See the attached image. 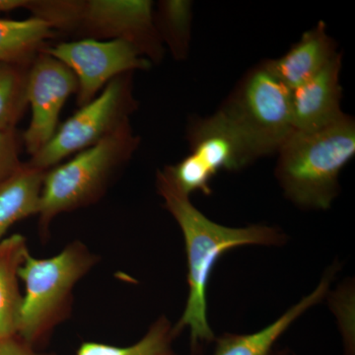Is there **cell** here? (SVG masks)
Returning a JSON list of instances; mask_svg holds the SVG:
<instances>
[{
  "label": "cell",
  "mask_w": 355,
  "mask_h": 355,
  "mask_svg": "<svg viewBox=\"0 0 355 355\" xmlns=\"http://www.w3.org/2000/svg\"><path fill=\"white\" fill-rule=\"evenodd\" d=\"M156 187L165 209L181 228L188 263L189 295L183 315L174 324L178 335L188 328L191 345L198 349L216 340L207 318V284L217 261L226 252L243 246H282L287 236L279 227L256 224L228 227L210 220L191 202L165 170L157 172Z\"/></svg>",
  "instance_id": "cell-1"
},
{
  "label": "cell",
  "mask_w": 355,
  "mask_h": 355,
  "mask_svg": "<svg viewBox=\"0 0 355 355\" xmlns=\"http://www.w3.org/2000/svg\"><path fill=\"white\" fill-rule=\"evenodd\" d=\"M277 154L275 176L286 198L303 209H329L340 172L355 154L354 121L345 114L324 128L293 130Z\"/></svg>",
  "instance_id": "cell-2"
},
{
  "label": "cell",
  "mask_w": 355,
  "mask_h": 355,
  "mask_svg": "<svg viewBox=\"0 0 355 355\" xmlns=\"http://www.w3.org/2000/svg\"><path fill=\"white\" fill-rule=\"evenodd\" d=\"M98 261L99 257L77 240L49 258L28 254L19 272L24 294L17 335L38 349L48 343L71 317L74 289Z\"/></svg>",
  "instance_id": "cell-3"
},
{
  "label": "cell",
  "mask_w": 355,
  "mask_h": 355,
  "mask_svg": "<svg viewBox=\"0 0 355 355\" xmlns=\"http://www.w3.org/2000/svg\"><path fill=\"white\" fill-rule=\"evenodd\" d=\"M139 144L128 121L71 160L46 171L38 211L41 237H48L55 217L99 202Z\"/></svg>",
  "instance_id": "cell-4"
},
{
  "label": "cell",
  "mask_w": 355,
  "mask_h": 355,
  "mask_svg": "<svg viewBox=\"0 0 355 355\" xmlns=\"http://www.w3.org/2000/svg\"><path fill=\"white\" fill-rule=\"evenodd\" d=\"M218 111L242 135L256 159L277 153L294 130L291 89L265 62L244 77Z\"/></svg>",
  "instance_id": "cell-5"
},
{
  "label": "cell",
  "mask_w": 355,
  "mask_h": 355,
  "mask_svg": "<svg viewBox=\"0 0 355 355\" xmlns=\"http://www.w3.org/2000/svg\"><path fill=\"white\" fill-rule=\"evenodd\" d=\"M130 76L114 77L101 94L80 107L58 128L50 141L26 164L33 169L49 171L71 154L94 146L130 121V114L137 109Z\"/></svg>",
  "instance_id": "cell-6"
},
{
  "label": "cell",
  "mask_w": 355,
  "mask_h": 355,
  "mask_svg": "<svg viewBox=\"0 0 355 355\" xmlns=\"http://www.w3.org/2000/svg\"><path fill=\"white\" fill-rule=\"evenodd\" d=\"M60 29H78L92 39L123 40L135 44L149 60L162 58V40L149 0H67Z\"/></svg>",
  "instance_id": "cell-7"
},
{
  "label": "cell",
  "mask_w": 355,
  "mask_h": 355,
  "mask_svg": "<svg viewBox=\"0 0 355 355\" xmlns=\"http://www.w3.org/2000/svg\"><path fill=\"white\" fill-rule=\"evenodd\" d=\"M190 139V155L164 169L188 196L195 191L209 196L210 182L220 170H241L256 160L242 135L219 111L196 123Z\"/></svg>",
  "instance_id": "cell-8"
},
{
  "label": "cell",
  "mask_w": 355,
  "mask_h": 355,
  "mask_svg": "<svg viewBox=\"0 0 355 355\" xmlns=\"http://www.w3.org/2000/svg\"><path fill=\"white\" fill-rule=\"evenodd\" d=\"M62 62L78 81L77 104L83 107L114 77L151 67V62L130 42L85 38L46 46L43 50Z\"/></svg>",
  "instance_id": "cell-9"
},
{
  "label": "cell",
  "mask_w": 355,
  "mask_h": 355,
  "mask_svg": "<svg viewBox=\"0 0 355 355\" xmlns=\"http://www.w3.org/2000/svg\"><path fill=\"white\" fill-rule=\"evenodd\" d=\"M77 90L78 81L73 72L57 58L40 51L30 65L27 79L32 116L22 141L30 155L38 153L55 135L60 112Z\"/></svg>",
  "instance_id": "cell-10"
},
{
  "label": "cell",
  "mask_w": 355,
  "mask_h": 355,
  "mask_svg": "<svg viewBox=\"0 0 355 355\" xmlns=\"http://www.w3.org/2000/svg\"><path fill=\"white\" fill-rule=\"evenodd\" d=\"M342 57L340 53L317 76L291 90L294 130L308 132L327 127L342 119Z\"/></svg>",
  "instance_id": "cell-11"
},
{
  "label": "cell",
  "mask_w": 355,
  "mask_h": 355,
  "mask_svg": "<svg viewBox=\"0 0 355 355\" xmlns=\"http://www.w3.org/2000/svg\"><path fill=\"white\" fill-rule=\"evenodd\" d=\"M336 273L338 265L331 266L314 291L261 330L247 335L225 334L216 338L214 355H272L275 343L291 324L328 296Z\"/></svg>",
  "instance_id": "cell-12"
},
{
  "label": "cell",
  "mask_w": 355,
  "mask_h": 355,
  "mask_svg": "<svg viewBox=\"0 0 355 355\" xmlns=\"http://www.w3.org/2000/svg\"><path fill=\"white\" fill-rule=\"evenodd\" d=\"M336 55V44L327 33L326 25L319 22L316 27L305 32L286 55L265 64L292 90L317 76Z\"/></svg>",
  "instance_id": "cell-13"
},
{
  "label": "cell",
  "mask_w": 355,
  "mask_h": 355,
  "mask_svg": "<svg viewBox=\"0 0 355 355\" xmlns=\"http://www.w3.org/2000/svg\"><path fill=\"white\" fill-rule=\"evenodd\" d=\"M29 253L23 235L13 234L0 240V336L17 334L23 299L19 272Z\"/></svg>",
  "instance_id": "cell-14"
},
{
  "label": "cell",
  "mask_w": 355,
  "mask_h": 355,
  "mask_svg": "<svg viewBox=\"0 0 355 355\" xmlns=\"http://www.w3.org/2000/svg\"><path fill=\"white\" fill-rule=\"evenodd\" d=\"M44 174L24 163L19 172L0 184V240L14 224L38 216Z\"/></svg>",
  "instance_id": "cell-15"
},
{
  "label": "cell",
  "mask_w": 355,
  "mask_h": 355,
  "mask_svg": "<svg viewBox=\"0 0 355 355\" xmlns=\"http://www.w3.org/2000/svg\"><path fill=\"white\" fill-rule=\"evenodd\" d=\"M55 35L53 26L40 18L0 19V64H31Z\"/></svg>",
  "instance_id": "cell-16"
},
{
  "label": "cell",
  "mask_w": 355,
  "mask_h": 355,
  "mask_svg": "<svg viewBox=\"0 0 355 355\" xmlns=\"http://www.w3.org/2000/svg\"><path fill=\"white\" fill-rule=\"evenodd\" d=\"M178 333L167 317L160 316L139 342L118 347L98 342H85L79 345L76 355H178L174 349Z\"/></svg>",
  "instance_id": "cell-17"
},
{
  "label": "cell",
  "mask_w": 355,
  "mask_h": 355,
  "mask_svg": "<svg viewBox=\"0 0 355 355\" xmlns=\"http://www.w3.org/2000/svg\"><path fill=\"white\" fill-rule=\"evenodd\" d=\"M191 6L188 0H165L159 3L157 13L154 14L159 36L169 46L177 60H183L189 51Z\"/></svg>",
  "instance_id": "cell-18"
},
{
  "label": "cell",
  "mask_w": 355,
  "mask_h": 355,
  "mask_svg": "<svg viewBox=\"0 0 355 355\" xmlns=\"http://www.w3.org/2000/svg\"><path fill=\"white\" fill-rule=\"evenodd\" d=\"M31 64H0V130L16 128L24 114Z\"/></svg>",
  "instance_id": "cell-19"
},
{
  "label": "cell",
  "mask_w": 355,
  "mask_h": 355,
  "mask_svg": "<svg viewBox=\"0 0 355 355\" xmlns=\"http://www.w3.org/2000/svg\"><path fill=\"white\" fill-rule=\"evenodd\" d=\"M22 135L16 128L0 130V184L13 177L22 169L21 161Z\"/></svg>",
  "instance_id": "cell-20"
},
{
  "label": "cell",
  "mask_w": 355,
  "mask_h": 355,
  "mask_svg": "<svg viewBox=\"0 0 355 355\" xmlns=\"http://www.w3.org/2000/svg\"><path fill=\"white\" fill-rule=\"evenodd\" d=\"M0 355H55L41 352L17 334L0 336Z\"/></svg>",
  "instance_id": "cell-21"
},
{
  "label": "cell",
  "mask_w": 355,
  "mask_h": 355,
  "mask_svg": "<svg viewBox=\"0 0 355 355\" xmlns=\"http://www.w3.org/2000/svg\"><path fill=\"white\" fill-rule=\"evenodd\" d=\"M29 0H0V13L29 7Z\"/></svg>",
  "instance_id": "cell-22"
},
{
  "label": "cell",
  "mask_w": 355,
  "mask_h": 355,
  "mask_svg": "<svg viewBox=\"0 0 355 355\" xmlns=\"http://www.w3.org/2000/svg\"><path fill=\"white\" fill-rule=\"evenodd\" d=\"M272 355H292L291 352H288V349H282V350H275V352H272Z\"/></svg>",
  "instance_id": "cell-23"
}]
</instances>
